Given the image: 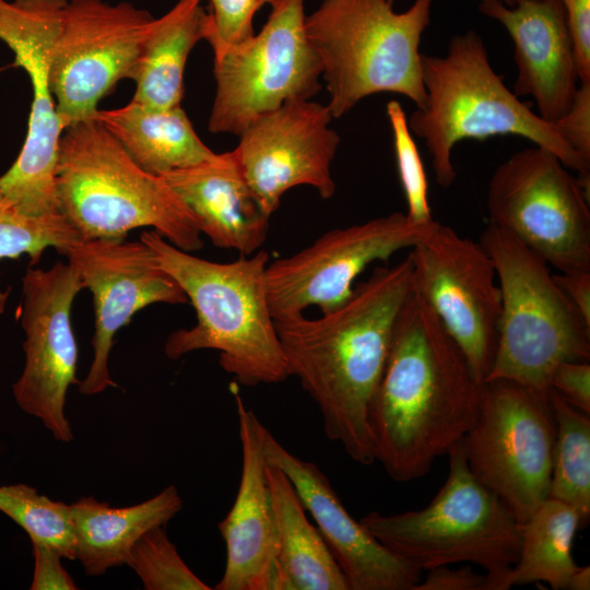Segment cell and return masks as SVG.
Returning <instances> with one entry per match:
<instances>
[{
    "mask_svg": "<svg viewBox=\"0 0 590 590\" xmlns=\"http://www.w3.org/2000/svg\"><path fill=\"white\" fill-rule=\"evenodd\" d=\"M413 290L408 255L377 267L339 307L317 319H274L291 373L317 404L327 437L355 462H375L369 409L399 314Z\"/></svg>",
    "mask_w": 590,
    "mask_h": 590,
    "instance_id": "obj_1",
    "label": "cell"
},
{
    "mask_svg": "<svg viewBox=\"0 0 590 590\" xmlns=\"http://www.w3.org/2000/svg\"><path fill=\"white\" fill-rule=\"evenodd\" d=\"M481 387L457 342L413 287L369 409L375 461L396 482L426 475L474 424Z\"/></svg>",
    "mask_w": 590,
    "mask_h": 590,
    "instance_id": "obj_2",
    "label": "cell"
},
{
    "mask_svg": "<svg viewBox=\"0 0 590 590\" xmlns=\"http://www.w3.org/2000/svg\"><path fill=\"white\" fill-rule=\"evenodd\" d=\"M140 239L197 312L193 327L168 335L167 357L216 350L220 366L246 387L274 385L291 376L268 306L264 271L270 255L266 250L222 263L181 250L155 231L142 233Z\"/></svg>",
    "mask_w": 590,
    "mask_h": 590,
    "instance_id": "obj_3",
    "label": "cell"
},
{
    "mask_svg": "<svg viewBox=\"0 0 590 590\" xmlns=\"http://www.w3.org/2000/svg\"><path fill=\"white\" fill-rule=\"evenodd\" d=\"M55 186L59 212L83 240L153 227L181 250L203 247L194 216L166 180L143 169L94 117L63 129Z\"/></svg>",
    "mask_w": 590,
    "mask_h": 590,
    "instance_id": "obj_4",
    "label": "cell"
},
{
    "mask_svg": "<svg viewBox=\"0 0 590 590\" xmlns=\"http://www.w3.org/2000/svg\"><path fill=\"white\" fill-rule=\"evenodd\" d=\"M421 64L426 101L408 125L424 140L435 179L442 188L456 180L451 153L458 142L508 134L528 139L553 152L579 176H589L590 160L504 84L475 31L452 37L445 56L422 54Z\"/></svg>",
    "mask_w": 590,
    "mask_h": 590,
    "instance_id": "obj_5",
    "label": "cell"
},
{
    "mask_svg": "<svg viewBox=\"0 0 590 590\" xmlns=\"http://www.w3.org/2000/svg\"><path fill=\"white\" fill-rule=\"evenodd\" d=\"M433 1L415 0L399 13L389 0H323L305 17L333 118L377 93L401 94L424 107L420 45Z\"/></svg>",
    "mask_w": 590,
    "mask_h": 590,
    "instance_id": "obj_6",
    "label": "cell"
},
{
    "mask_svg": "<svg viewBox=\"0 0 590 590\" xmlns=\"http://www.w3.org/2000/svg\"><path fill=\"white\" fill-rule=\"evenodd\" d=\"M447 456L446 482L426 507L394 515L371 511L359 521L388 550L423 571L475 565L486 575L487 590H502L518 559L520 522L471 472L462 441Z\"/></svg>",
    "mask_w": 590,
    "mask_h": 590,
    "instance_id": "obj_7",
    "label": "cell"
},
{
    "mask_svg": "<svg viewBox=\"0 0 590 590\" xmlns=\"http://www.w3.org/2000/svg\"><path fill=\"white\" fill-rule=\"evenodd\" d=\"M479 243L500 288L496 352L486 380L507 379L542 393L555 367L590 358V324L554 279L551 267L515 236L492 224Z\"/></svg>",
    "mask_w": 590,
    "mask_h": 590,
    "instance_id": "obj_8",
    "label": "cell"
},
{
    "mask_svg": "<svg viewBox=\"0 0 590 590\" xmlns=\"http://www.w3.org/2000/svg\"><path fill=\"white\" fill-rule=\"evenodd\" d=\"M258 34L238 44L212 40L216 92L214 133L239 135L255 119L321 88L320 61L305 31L304 0H276Z\"/></svg>",
    "mask_w": 590,
    "mask_h": 590,
    "instance_id": "obj_9",
    "label": "cell"
},
{
    "mask_svg": "<svg viewBox=\"0 0 590 590\" xmlns=\"http://www.w3.org/2000/svg\"><path fill=\"white\" fill-rule=\"evenodd\" d=\"M555 434L548 393L507 379L482 382L477 416L461 440L465 459L520 523L548 496Z\"/></svg>",
    "mask_w": 590,
    "mask_h": 590,
    "instance_id": "obj_10",
    "label": "cell"
},
{
    "mask_svg": "<svg viewBox=\"0 0 590 590\" xmlns=\"http://www.w3.org/2000/svg\"><path fill=\"white\" fill-rule=\"evenodd\" d=\"M488 224L519 239L558 272L590 271L589 189L551 151L510 155L487 188Z\"/></svg>",
    "mask_w": 590,
    "mask_h": 590,
    "instance_id": "obj_11",
    "label": "cell"
},
{
    "mask_svg": "<svg viewBox=\"0 0 590 590\" xmlns=\"http://www.w3.org/2000/svg\"><path fill=\"white\" fill-rule=\"evenodd\" d=\"M68 0H0V42L30 78L32 104L19 156L0 176V189L30 216L59 214L56 165L63 128L50 85V62Z\"/></svg>",
    "mask_w": 590,
    "mask_h": 590,
    "instance_id": "obj_12",
    "label": "cell"
},
{
    "mask_svg": "<svg viewBox=\"0 0 590 590\" xmlns=\"http://www.w3.org/2000/svg\"><path fill=\"white\" fill-rule=\"evenodd\" d=\"M154 17L131 3L69 0L50 62V85L63 129L94 117L99 101L130 79Z\"/></svg>",
    "mask_w": 590,
    "mask_h": 590,
    "instance_id": "obj_13",
    "label": "cell"
},
{
    "mask_svg": "<svg viewBox=\"0 0 590 590\" xmlns=\"http://www.w3.org/2000/svg\"><path fill=\"white\" fill-rule=\"evenodd\" d=\"M414 290L465 355L475 378L493 365L502 297L494 263L479 241L433 221L411 248Z\"/></svg>",
    "mask_w": 590,
    "mask_h": 590,
    "instance_id": "obj_14",
    "label": "cell"
},
{
    "mask_svg": "<svg viewBox=\"0 0 590 590\" xmlns=\"http://www.w3.org/2000/svg\"><path fill=\"white\" fill-rule=\"evenodd\" d=\"M433 221L416 224L394 212L326 232L308 247L268 263L264 283L273 319L303 314L309 306L321 314L339 307L368 264L412 248Z\"/></svg>",
    "mask_w": 590,
    "mask_h": 590,
    "instance_id": "obj_15",
    "label": "cell"
},
{
    "mask_svg": "<svg viewBox=\"0 0 590 590\" xmlns=\"http://www.w3.org/2000/svg\"><path fill=\"white\" fill-rule=\"evenodd\" d=\"M82 288L78 273L62 262L47 270L28 268L22 280L25 365L12 393L22 411L40 420L63 442L73 439L64 406L69 387L79 384L70 315Z\"/></svg>",
    "mask_w": 590,
    "mask_h": 590,
    "instance_id": "obj_16",
    "label": "cell"
},
{
    "mask_svg": "<svg viewBox=\"0 0 590 590\" xmlns=\"http://www.w3.org/2000/svg\"><path fill=\"white\" fill-rule=\"evenodd\" d=\"M58 252L67 257L93 296V359L85 378L78 384L79 391L85 396L102 393L117 387L108 365L116 332L144 307L186 304L188 298L141 239L81 240Z\"/></svg>",
    "mask_w": 590,
    "mask_h": 590,
    "instance_id": "obj_17",
    "label": "cell"
},
{
    "mask_svg": "<svg viewBox=\"0 0 590 590\" xmlns=\"http://www.w3.org/2000/svg\"><path fill=\"white\" fill-rule=\"evenodd\" d=\"M332 119L327 105L294 99L261 115L241 131L232 153L268 215L296 186L314 187L323 199L334 194L331 166L340 137L329 128Z\"/></svg>",
    "mask_w": 590,
    "mask_h": 590,
    "instance_id": "obj_18",
    "label": "cell"
},
{
    "mask_svg": "<svg viewBox=\"0 0 590 590\" xmlns=\"http://www.w3.org/2000/svg\"><path fill=\"white\" fill-rule=\"evenodd\" d=\"M268 464L292 482L349 586V590H413L423 570L392 553L345 509L326 474L288 451L266 427Z\"/></svg>",
    "mask_w": 590,
    "mask_h": 590,
    "instance_id": "obj_19",
    "label": "cell"
},
{
    "mask_svg": "<svg viewBox=\"0 0 590 590\" xmlns=\"http://www.w3.org/2000/svg\"><path fill=\"white\" fill-rule=\"evenodd\" d=\"M241 446V473L235 502L219 522L226 563L215 590H275L278 532L267 476L263 430L235 392Z\"/></svg>",
    "mask_w": 590,
    "mask_h": 590,
    "instance_id": "obj_20",
    "label": "cell"
},
{
    "mask_svg": "<svg viewBox=\"0 0 590 590\" xmlns=\"http://www.w3.org/2000/svg\"><path fill=\"white\" fill-rule=\"evenodd\" d=\"M480 11L499 22L514 43V93L532 96L539 116L553 123L570 107L579 76L560 0H480Z\"/></svg>",
    "mask_w": 590,
    "mask_h": 590,
    "instance_id": "obj_21",
    "label": "cell"
},
{
    "mask_svg": "<svg viewBox=\"0 0 590 590\" xmlns=\"http://www.w3.org/2000/svg\"><path fill=\"white\" fill-rule=\"evenodd\" d=\"M161 176L214 246L251 256L264 244L271 216L261 208L232 151Z\"/></svg>",
    "mask_w": 590,
    "mask_h": 590,
    "instance_id": "obj_22",
    "label": "cell"
},
{
    "mask_svg": "<svg viewBox=\"0 0 590 590\" xmlns=\"http://www.w3.org/2000/svg\"><path fill=\"white\" fill-rule=\"evenodd\" d=\"M181 508L182 499L174 485L129 507L116 508L93 496L81 497L70 504L75 560L92 577L125 565L135 542L150 529L166 526Z\"/></svg>",
    "mask_w": 590,
    "mask_h": 590,
    "instance_id": "obj_23",
    "label": "cell"
},
{
    "mask_svg": "<svg viewBox=\"0 0 590 590\" xmlns=\"http://www.w3.org/2000/svg\"><path fill=\"white\" fill-rule=\"evenodd\" d=\"M94 118L143 169L155 175L200 165L219 154L201 141L181 105L155 108L131 99L120 108L97 109Z\"/></svg>",
    "mask_w": 590,
    "mask_h": 590,
    "instance_id": "obj_24",
    "label": "cell"
},
{
    "mask_svg": "<svg viewBox=\"0 0 590 590\" xmlns=\"http://www.w3.org/2000/svg\"><path fill=\"white\" fill-rule=\"evenodd\" d=\"M267 476L278 532L275 590H349L290 479L268 463Z\"/></svg>",
    "mask_w": 590,
    "mask_h": 590,
    "instance_id": "obj_25",
    "label": "cell"
},
{
    "mask_svg": "<svg viewBox=\"0 0 590 590\" xmlns=\"http://www.w3.org/2000/svg\"><path fill=\"white\" fill-rule=\"evenodd\" d=\"M201 1L179 0L154 19L130 78L135 82L132 101L155 108L181 105L187 58L205 39L209 25Z\"/></svg>",
    "mask_w": 590,
    "mask_h": 590,
    "instance_id": "obj_26",
    "label": "cell"
},
{
    "mask_svg": "<svg viewBox=\"0 0 590 590\" xmlns=\"http://www.w3.org/2000/svg\"><path fill=\"white\" fill-rule=\"evenodd\" d=\"M580 526L582 521L575 508L553 498L544 499L520 523L518 559L504 579L502 590L538 582H545L554 590H567L571 575L579 567L571 550Z\"/></svg>",
    "mask_w": 590,
    "mask_h": 590,
    "instance_id": "obj_27",
    "label": "cell"
},
{
    "mask_svg": "<svg viewBox=\"0 0 590 590\" xmlns=\"http://www.w3.org/2000/svg\"><path fill=\"white\" fill-rule=\"evenodd\" d=\"M555 420V442L548 498L575 508L582 521L590 518V416L550 389Z\"/></svg>",
    "mask_w": 590,
    "mask_h": 590,
    "instance_id": "obj_28",
    "label": "cell"
},
{
    "mask_svg": "<svg viewBox=\"0 0 590 590\" xmlns=\"http://www.w3.org/2000/svg\"><path fill=\"white\" fill-rule=\"evenodd\" d=\"M0 511L30 536L32 545L47 547L75 560V534L70 505L52 500L31 485H0Z\"/></svg>",
    "mask_w": 590,
    "mask_h": 590,
    "instance_id": "obj_29",
    "label": "cell"
},
{
    "mask_svg": "<svg viewBox=\"0 0 590 590\" xmlns=\"http://www.w3.org/2000/svg\"><path fill=\"white\" fill-rule=\"evenodd\" d=\"M83 240L61 214L30 216L21 212L0 189V259L26 255L37 263L45 249L57 251Z\"/></svg>",
    "mask_w": 590,
    "mask_h": 590,
    "instance_id": "obj_30",
    "label": "cell"
},
{
    "mask_svg": "<svg viewBox=\"0 0 590 590\" xmlns=\"http://www.w3.org/2000/svg\"><path fill=\"white\" fill-rule=\"evenodd\" d=\"M126 565L146 590H210L182 560L165 526L146 531L133 545Z\"/></svg>",
    "mask_w": 590,
    "mask_h": 590,
    "instance_id": "obj_31",
    "label": "cell"
},
{
    "mask_svg": "<svg viewBox=\"0 0 590 590\" xmlns=\"http://www.w3.org/2000/svg\"><path fill=\"white\" fill-rule=\"evenodd\" d=\"M400 181L404 191L406 216L416 224L433 220L428 202V185L421 155L411 134L405 113L397 101L387 104Z\"/></svg>",
    "mask_w": 590,
    "mask_h": 590,
    "instance_id": "obj_32",
    "label": "cell"
},
{
    "mask_svg": "<svg viewBox=\"0 0 590 590\" xmlns=\"http://www.w3.org/2000/svg\"><path fill=\"white\" fill-rule=\"evenodd\" d=\"M276 0H210L211 13L205 40L224 44H238L253 32V16L266 3L273 4Z\"/></svg>",
    "mask_w": 590,
    "mask_h": 590,
    "instance_id": "obj_33",
    "label": "cell"
},
{
    "mask_svg": "<svg viewBox=\"0 0 590 590\" xmlns=\"http://www.w3.org/2000/svg\"><path fill=\"white\" fill-rule=\"evenodd\" d=\"M560 137L590 160V82H580L568 110L552 123Z\"/></svg>",
    "mask_w": 590,
    "mask_h": 590,
    "instance_id": "obj_34",
    "label": "cell"
},
{
    "mask_svg": "<svg viewBox=\"0 0 590 590\" xmlns=\"http://www.w3.org/2000/svg\"><path fill=\"white\" fill-rule=\"evenodd\" d=\"M550 389L576 409L590 414L589 361H567L558 364L551 375Z\"/></svg>",
    "mask_w": 590,
    "mask_h": 590,
    "instance_id": "obj_35",
    "label": "cell"
},
{
    "mask_svg": "<svg viewBox=\"0 0 590 590\" xmlns=\"http://www.w3.org/2000/svg\"><path fill=\"white\" fill-rule=\"evenodd\" d=\"M574 44L579 82H590V0H560Z\"/></svg>",
    "mask_w": 590,
    "mask_h": 590,
    "instance_id": "obj_36",
    "label": "cell"
},
{
    "mask_svg": "<svg viewBox=\"0 0 590 590\" xmlns=\"http://www.w3.org/2000/svg\"><path fill=\"white\" fill-rule=\"evenodd\" d=\"M426 571L413 590H487L485 573H476L469 564L460 568L444 565Z\"/></svg>",
    "mask_w": 590,
    "mask_h": 590,
    "instance_id": "obj_37",
    "label": "cell"
},
{
    "mask_svg": "<svg viewBox=\"0 0 590 590\" xmlns=\"http://www.w3.org/2000/svg\"><path fill=\"white\" fill-rule=\"evenodd\" d=\"M33 546L34 574L31 590H75L78 586L63 568L61 556L50 548Z\"/></svg>",
    "mask_w": 590,
    "mask_h": 590,
    "instance_id": "obj_38",
    "label": "cell"
},
{
    "mask_svg": "<svg viewBox=\"0 0 590 590\" xmlns=\"http://www.w3.org/2000/svg\"><path fill=\"white\" fill-rule=\"evenodd\" d=\"M554 279L568 299L590 324V271L554 273Z\"/></svg>",
    "mask_w": 590,
    "mask_h": 590,
    "instance_id": "obj_39",
    "label": "cell"
},
{
    "mask_svg": "<svg viewBox=\"0 0 590 590\" xmlns=\"http://www.w3.org/2000/svg\"><path fill=\"white\" fill-rule=\"evenodd\" d=\"M590 589V567H578L571 575L567 590H589Z\"/></svg>",
    "mask_w": 590,
    "mask_h": 590,
    "instance_id": "obj_40",
    "label": "cell"
},
{
    "mask_svg": "<svg viewBox=\"0 0 590 590\" xmlns=\"http://www.w3.org/2000/svg\"><path fill=\"white\" fill-rule=\"evenodd\" d=\"M502 1L505 2V3L508 4V5H512V4H514L512 0H502Z\"/></svg>",
    "mask_w": 590,
    "mask_h": 590,
    "instance_id": "obj_41",
    "label": "cell"
},
{
    "mask_svg": "<svg viewBox=\"0 0 590 590\" xmlns=\"http://www.w3.org/2000/svg\"><path fill=\"white\" fill-rule=\"evenodd\" d=\"M517 1H520V0H512L514 3L517 2Z\"/></svg>",
    "mask_w": 590,
    "mask_h": 590,
    "instance_id": "obj_42",
    "label": "cell"
},
{
    "mask_svg": "<svg viewBox=\"0 0 590 590\" xmlns=\"http://www.w3.org/2000/svg\"><path fill=\"white\" fill-rule=\"evenodd\" d=\"M389 1L393 3L394 0H389Z\"/></svg>",
    "mask_w": 590,
    "mask_h": 590,
    "instance_id": "obj_43",
    "label": "cell"
}]
</instances>
